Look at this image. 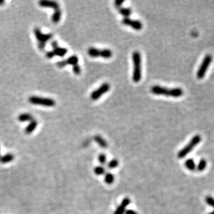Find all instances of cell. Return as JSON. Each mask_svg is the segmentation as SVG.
Masks as SVG:
<instances>
[{
	"label": "cell",
	"mask_w": 214,
	"mask_h": 214,
	"mask_svg": "<svg viewBox=\"0 0 214 214\" xmlns=\"http://www.w3.org/2000/svg\"><path fill=\"white\" fill-rule=\"evenodd\" d=\"M206 166H207L206 161L204 159H202L199 161V162L198 163V165L197 167L198 170L199 171H203V170H205L206 169Z\"/></svg>",
	"instance_id": "44dd1931"
},
{
	"label": "cell",
	"mask_w": 214,
	"mask_h": 214,
	"mask_svg": "<svg viewBox=\"0 0 214 214\" xmlns=\"http://www.w3.org/2000/svg\"><path fill=\"white\" fill-rule=\"evenodd\" d=\"M29 102L33 105H41L47 107H52L55 105V101L51 98H44L36 96H32L29 98Z\"/></svg>",
	"instance_id": "277c9868"
},
{
	"label": "cell",
	"mask_w": 214,
	"mask_h": 214,
	"mask_svg": "<svg viewBox=\"0 0 214 214\" xmlns=\"http://www.w3.org/2000/svg\"><path fill=\"white\" fill-rule=\"evenodd\" d=\"M208 214H214V210H213V211H212L211 212H210V213H209Z\"/></svg>",
	"instance_id": "836d02e7"
},
{
	"label": "cell",
	"mask_w": 214,
	"mask_h": 214,
	"mask_svg": "<svg viewBox=\"0 0 214 214\" xmlns=\"http://www.w3.org/2000/svg\"><path fill=\"white\" fill-rule=\"evenodd\" d=\"M37 126V122L33 120L32 121H30V124H29V125L26 127V129H25V132L27 134H30L31 133H32L36 128Z\"/></svg>",
	"instance_id": "e0dca14e"
},
{
	"label": "cell",
	"mask_w": 214,
	"mask_h": 214,
	"mask_svg": "<svg viewBox=\"0 0 214 214\" xmlns=\"http://www.w3.org/2000/svg\"><path fill=\"white\" fill-rule=\"evenodd\" d=\"M185 167L190 171H194L196 169V164L194 162V160L192 159H188L185 161L184 163Z\"/></svg>",
	"instance_id": "ac0fdd59"
},
{
	"label": "cell",
	"mask_w": 214,
	"mask_h": 214,
	"mask_svg": "<svg viewBox=\"0 0 214 214\" xmlns=\"http://www.w3.org/2000/svg\"><path fill=\"white\" fill-rule=\"evenodd\" d=\"M119 13L123 16L126 17H129L130 14H131V10L130 8H126V7H120L118 8Z\"/></svg>",
	"instance_id": "d6986e66"
},
{
	"label": "cell",
	"mask_w": 214,
	"mask_h": 214,
	"mask_svg": "<svg viewBox=\"0 0 214 214\" xmlns=\"http://www.w3.org/2000/svg\"><path fill=\"white\" fill-rule=\"evenodd\" d=\"M94 172L96 175H98V176H100V175H102L105 173V170L102 166H98L95 168Z\"/></svg>",
	"instance_id": "7402d4cb"
},
{
	"label": "cell",
	"mask_w": 214,
	"mask_h": 214,
	"mask_svg": "<svg viewBox=\"0 0 214 214\" xmlns=\"http://www.w3.org/2000/svg\"><path fill=\"white\" fill-rule=\"evenodd\" d=\"M122 23L124 25L131 27L136 30H141L143 28V25L141 21L133 20L129 17H124L122 20Z\"/></svg>",
	"instance_id": "9c48e42d"
},
{
	"label": "cell",
	"mask_w": 214,
	"mask_h": 214,
	"mask_svg": "<svg viewBox=\"0 0 214 214\" xmlns=\"http://www.w3.org/2000/svg\"><path fill=\"white\" fill-rule=\"evenodd\" d=\"M119 164V162L118 161V160H117L115 159L112 160L111 161H110L108 164V167L110 169H114L115 168L118 167Z\"/></svg>",
	"instance_id": "603a6c76"
},
{
	"label": "cell",
	"mask_w": 214,
	"mask_h": 214,
	"mask_svg": "<svg viewBox=\"0 0 214 214\" xmlns=\"http://www.w3.org/2000/svg\"><path fill=\"white\" fill-rule=\"evenodd\" d=\"M45 55L47 57V58H49V59H52V58H53L55 55L54 52L53 51H47L46 53H45Z\"/></svg>",
	"instance_id": "f1b7e54d"
},
{
	"label": "cell",
	"mask_w": 214,
	"mask_h": 214,
	"mask_svg": "<svg viewBox=\"0 0 214 214\" xmlns=\"http://www.w3.org/2000/svg\"><path fill=\"white\" fill-rule=\"evenodd\" d=\"M53 51L55 55V56H58L60 57H63L66 55L68 52L67 49L63 47H60L58 46L57 48L53 49Z\"/></svg>",
	"instance_id": "5bb4252c"
},
{
	"label": "cell",
	"mask_w": 214,
	"mask_h": 214,
	"mask_svg": "<svg viewBox=\"0 0 214 214\" xmlns=\"http://www.w3.org/2000/svg\"><path fill=\"white\" fill-rule=\"evenodd\" d=\"M205 202L206 203L210 206H212V208H214V198L210 196H208L205 198Z\"/></svg>",
	"instance_id": "cb8c5ba5"
},
{
	"label": "cell",
	"mask_w": 214,
	"mask_h": 214,
	"mask_svg": "<svg viewBox=\"0 0 214 214\" xmlns=\"http://www.w3.org/2000/svg\"><path fill=\"white\" fill-rule=\"evenodd\" d=\"M95 141L101 148H106L108 146L107 141L100 135H96L95 136Z\"/></svg>",
	"instance_id": "9a60e30c"
},
{
	"label": "cell",
	"mask_w": 214,
	"mask_h": 214,
	"mask_svg": "<svg viewBox=\"0 0 214 214\" xmlns=\"http://www.w3.org/2000/svg\"><path fill=\"white\" fill-rule=\"evenodd\" d=\"M57 66H58V67L62 69V68L65 67L67 66V64H66V63L65 60H62V61H58L57 63Z\"/></svg>",
	"instance_id": "83f0119b"
},
{
	"label": "cell",
	"mask_w": 214,
	"mask_h": 214,
	"mask_svg": "<svg viewBox=\"0 0 214 214\" xmlns=\"http://www.w3.org/2000/svg\"><path fill=\"white\" fill-rule=\"evenodd\" d=\"M124 3V1H123V0H117V1H115V6L117 7L118 8L121 7V5Z\"/></svg>",
	"instance_id": "f546056e"
},
{
	"label": "cell",
	"mask_w": 214,
	"mask_h": 214,
	"mask_svg": "<svg viewBox=\"0 0 214 214\" xmlns=\"http://www.w3.org/2000/svg\"><path fill=\"white\" fill-rule=\"evenodd\" d=\"M114 179H115L114 176L112 174H111L110 172L107 173L105 174V177H104V180H105V183L108 184H112L114 182Z\"/></svg>",
	"instance_id": "ffe728a7"
},
{
	"label": "cell",
	"mask_w": 214,
	"mask_h": 214,
	"mask_svg": "<svg viewBox=\"0 0 214 214\" xmlns=\"http://www.w3.org/2000/svg\"><path fill=\"white\" fill-rule=\"evenodd\" d=\"M13 159V155L11 154H8L6 156H4L2 159H1V161L2 162L4 163H7V162H9L11 161H12Z\"/></svg>",
	"instance_id": "d4e9b609"
},
{
	"label": "cell",
	"mask_w": 214,
	"mask_h": 214,
	"mask_svg": "<svg viewBox=\"0 0 214 214\" xmlns=\"http://www.w3.org/2000/svg\"><path fill=\"white\" fill-rule=\"evenodd\" d=\"M150 91L155 95H164L166 96L173 97V98H179L184 93V92L182 88H167L160 85H155L152 86L150 89Z\"/></svg>",
	"instance_id": "6da1fadb"
},
{
	"label": "cell",
	"mask_w": 214,
	"mask_h": 214,
	"mask_svg": "<svg viewBox=\"0 0 214 214\" xmlns=\"http://www.w3.org/2000/svg\"><path fill=\"white\" fill-rule=\"evenodd\" d=\"M18 120L20 122L32 121V120H33V117L29 113H23L18 115Z\"/></svg>",
	"instance_id": "7c38bea8"
},
{
	"label": "cell",
	"mask_w": 214,
	"mask_h": 214,
	"mask_svg": "<svg viewBox=\"0 0 214 214\" xmlns=\"http://www.w3.org/2000/svg\"><path fill=\"white\" fill-rule=\"evenodd\" d=\"M39 5L41 7L51 8L55 10L60 8V5L57 1H50V0H41L39 2Z\"/></svg>",
	"instance_id": "30bf717a"
},
{
	"label": "cell",
	"mask_w": 214,
	"mask_h": 214,
	"mask_svg": "<svg viewBox=\"0 0 214 214\" xmlns=\"http://www.w3.org/2000/svg\"><path fill=\"white\" fill-rule=\"evenodd\" d=\"M73 71L75 74L79 75L81 73V68L79 64H76L73 66Z\"/></svg>",
	"instance_id": "4316f807"
},
{
	"label": "cell",
	"mask_w": 214,
	"mask_h": 214,
	"mask_svg": "<svg viewBox=\"0 0 214 214\" xmlns=\"http://www.w3.org/2000/svg\"><path fill=\"white\" fill-rule=\"evenodd\" d=\"M61 11L60 10V9H58L54 11V12L53 13L52 17H51V20L52 22L55 23L57 24L58 22H59L61 20Z\"/></svg>",
	"instance_id": "4fadbf2b"
},
{
	"label": "cell",
	"mask_w": 214,
	"mask_h": 214,
	"mask_svg": "<svg viewBox=\"0 0 214 214\" xmlns=\"http://www.w3.org/2000/svg\"><path fill=\"white\" fill-rule=\"evenodd\" d=\"M51 45L52 47V48L54 49L57 48L58 47V44L57 42V41H52L51 42Z\"/></svg>",
	"instance_id": "4dcf8cb0"
},
{
	"label": "cell",
	"mask_w": 214,
	"mask_h": 214,
	"mask_svg": "<svg viewBox=\"0 0 214 214\" xmlns=\"http://www.w3.org/2000/svg\"><path fill=\"white\" fill-rule=\"evenodd\" d=\"M130 199L129 198H125L122 201L120 206L117 208L114 214H124L126 212V208L130 203Z\"/></svg>",
	"instance_id": "8fae6325"
},
{
	"label": "cell",
	"mask_w": 214,
	"mask_h": 214,
	"mask_svg": "<svg viewBox=\"0 0 214 214\" xmlns=\"http://www.w3.org/2000/svg\"><path fill=\"white\" fill-rule=\"evenodd\" d=\"M88 54L90 57L93 58L102 57L103 58H105V59H108L112 56V52L110 49H100L93 47L88 49Z\"/></svg>",
	"instance_id": "8992f818"
},
{
	"label": "cell",
	"mask_w": 214,
	"mask_h": 214,
	"mask_svg": "<svg viewBox=\"0 0 214 214\" xmlns=\"http://www.w3.org/2000/svg\"><path fill=\"white\" fill-rule=\"evenodd\" d=\"M132 60L133 64V71L132 79L133 82L138 83L142 78V59L141 55L138 51L132 54Z\"/></svg>",
	"instance_id": "7a4b0ae2"
},
{
	"label": "cell",
	"mask_w": 214,
	"mask_h": 214,
	"mask_svg": "<svg viewBox=\"0 0 214 214\" xmlns=\"http://www.w3.org/2000/svg\"><path fill=\"white\" fill-rule=\"evenodd\" d=\"M212 56L210 54H207L203 58V61L200 65L199 69L197 71V77L198 79H202L205 76L208 69L212 61Z\"/></svg>",
	"instance_id": "5b68a950"
},
{
	"label": "cell",
	"mask_w": 214,
	"mask_h": 214,
	"mask_svg": "<svg viewBox=\"0 0 214 214\" xmlns=\"http://www.w3.org/2000/svg\"><path fill=\"white\" fill-rule=\"evenodd\" d=\"M202 140L201 136L199 134L194 136L190 142L178 153V158L183 159L186 157L187 155L193 149V148L196 146Z\"/></svg>",
	"instance_id": "3957f363"
},
{
	"label": "cell",
	"mask_w": 214,
	"mask_h": 214,
	"mask_svg": "<svg viewBox=\"0 0 214 214\" xmlns=\"http://www.w3.org/2000/svg\"><path fill=\"white\" fill-rule=\"evenodd\" d=\"M124 214H138V213L134 210L127 209V210H126Z\"/></svg>",
	"instance_id": "1f68e13d"
},
{
	"label": "cell",
	"mask_w": 214,
	"mask_h": 214,
	"mask_svg": "<svg viewBox=\"0 0 214 214\" xmlns=\"http://www.w3.org/2000/svg\"><path fill=\"white\" fill-rule=\"evenodd\" d=\"M5 3V1L4 0H0V6H3Z\"/></svg>",
	"instance_id": "d6a6232c"
},
{
	"label": "cell",
	"mask_w": 214,
	"mask_h": 214,
	"mask_svg": "<svg viewBox=\"0 0 214 214\" xmlns=\"http://www.w3.org/2000/svg\"><path fill=\"white\" fill-rule=\"evenodd\" d=\"M33 32L38 43L46 44V42L51 40L53 37L52 33H44L39 28H35Z\"/></svg>",
	"instance_id": "ba28073f"
},
{
	"label": "cell",
	"mask_w": 214,
	"mask_h": 214,
	"mask_svg": "<svg viewBox=\"0 0 214 214\" xmlns=\"http://www.w3.org/2000/svg\"><path fill=\"white\" fill-rule=\"evenodd\" d=\"M110 89V85L107 83H103L100 87H99L98 89L95 90L91 93L90 95V98L92 100H98L102 96V95L106 93Z\"/></svg>",
	"instance_id": "52a82bcc"
},
{
	"label": "cell",
	"mask_w": 214,
	"mask_h": 214,
	"mask_svg": "<svg viewBox=\"0 0 214 214\" xmlns=\"http://www.w3.org/2000/svg\"><path fill=\"white\" fill-rule=\"evenodd\" d=\"M67 65H71V66H75L76 64H78L79 58L76 55H71L69 57L67 60H65Z\"/></svg>",
	"instance_id": "2e32d148"
},
{
	"label": "cell",
	"mask_w": 214,
	"mask_h": 214,
	"mask_svg": "<svg viewBox=\"0 0 214 214\" xmlns=\"http://www.w3.org/2000/svg\"><path fill=\"white\" fill-rule=\"evenodd\" d=\"M98 161L102 165L105 164L107 162V157L105 154H100L98 157Z\"/></svg>",
	"instance_id": "484cf974"
}]
</instances>
